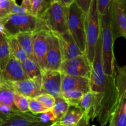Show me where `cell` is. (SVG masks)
Listing matches in <instances>:
<instances>
[{"label": "cell", "mask_w": 126, "mask_h": 126, "mask_svg": "<svg viewBox=\"0 0 126 126\" xmlns=\"http://www.w3.org/2000/svg\"><path fill=\"white\" fill-rule=\"evenodd\" d=\"M91 91L95 94V118L101 126L110 123L119 102L114 76L105 74L102 64V37L97 41L89 78Z\"/></svg>", "instance_id": "6da1fadb"}, {"label": "cell", "mask_w": 126, "mask_h": 126, "mask_svg": "<svg viewBox=\"0 0 126 126\" xmlns=\"http://www.w3.org/2000/svg\"><path fill=\"white\" fill-rule=\"evenodd\" d=\"M110 6L103 15L100 16V23L102 37V57L103 71L105 75L113 76L116 61L113 52L114 42L113 39L111 30Z\"/></svg>", "instance_id": "7a4b0ae2"}, {"label": "cell", "mask_w": 126, "mask_h": 126, "mask_svg": "<svg viewBox=\"0 0 126 126\" xmlns=\"http://www.w3.org/2000/svg\"><path fill=\"white\" fill-rule=\"evenodd\" d=\"M85 35H86V54L92 64L95 55L97 41L100 36V14L97 0H92L88 12L85 15Z\"/></svg>", "instance_id": "3957f363"}, {"label": "cell", "mask_w": 126, "mask_h": 126, "mask_svg": "<svg viewBox=\"0 0 126 126\" xmlns=\"http://www.w3.org/2000/svg\"><path fill=\"white\" fill-rule=\"evenodd\" d=\"M3 27L7 36H16L20 33L34 32L40 29H47L44 22L40 18L32 15L9 14L4 18Z\"/></svg>", "instance_id": "277c9868"}, {"label": "cell", "mask_w": 126, "mask_h": 126, "mask_svg": "<svg viewBox=\"0 0 126 126\" xmlns=\"http://www.w3.org/2000/svg\"><path fill=\"white\" fill-rule=\"evenodd\" d=\"M68 7H64L58 2L51 1L46 10L39 17L44 22L48 30L57 34L68 32Z\"/></svg>", "instance_id": "5b68a950"}, {"label": "cell", "mask_w": 126, "mask_h": 126, "mask_svg": "<svg viewBox=\"0 0 126 126\" xmlns=\"http://www.w3.org/2000/svg\"><path fill=\"white\" fill-rule=\"evenodd\" d=\"M85 14L75 3L68 7V29L76 44L83 54H86V42L84 28Z\"/></svg>", "instance_id": "8992f818"}, {"label": "cell", "mask_w": 126, "mask_h": 126, "mask_svg": "<svg viewBox=\"0 0 126 126\" xmlns=\"http://www.w3.org/2000/svg\"><path fill=\"white\" fill-rule=\"evenodd\" d=\"M91 70L92 64L89 61L86 54H83L75 59L63 61L59 71L64 75L89 79Z\"/></svg>", "instance_id": "52a82bcc"}, {"label": "cell", "mask_w": 126, "mask_h": 126, "mask_svg": "<svg viewBox=\"0 0 126 126\" xmlns=\"http://www.w3.org/2000/svg\"><path fill=\"white\" fill-rule=\"evenodd\" d=\"M30 112L16 111L4 119L2 126H50L54 123L43 121L40 116Z\"/></svg>", "instance_id": "ba28073f"}, {"label": "cell", "mask_w": 126, "mask_h": 126, "mask_svg": "<svg viewBox=\"0 0 126 126\" xmlns=\"http://www.w3.org/2000/svg\"><path fill=\"white\" fill-rule=\"evenodd\" d=\"M111 30L114 42L120 37L126 38V15L118 0L111 4Z\"/></svg>", "instance_id": "9c48e42d"}, {"label": "cell", "mask_w": 126, "mask_h": 126, "mask_svg": "<svg viewBox=\"0 0 126 126\" xmlns=\"http://www.w3.org/2000/svg\"><path fill=\"white\" fill-rule=\"evenodd\" d=\"M47 50L45 70H59L62 62V57L59 40L55 33L49 30L47 31Z\"/></svg>", "instance_id": "30bf717a"}, {"label": "cell", "mask_w": 126, "mask_h": 126, "mask_svg": "<svg viewBox=\"0 0 126 126\" xmlns=\"http://www.w3.org/2000/svg\"><path fill=\"white\" fill-rule=\"evenodd\" d=\"M47 29H40L33 33V51L34 57L41 70H45L47 50Z\"/></svg>", "instance_id": "8fae6325"}, {"label": "cell", "mask_w": 126, "mask_h": 126, "mask_svg": "<svg viewBox=\"0 0 126 126\" xmlns=\"http://www.w3.org/2000/svg\"><path fill=\"white\" fill-rule=\"evenodd\" d=\"M62 73L59 70L42 71L41 92L54 97L61 95Z\"/></svg>", "instance_id": "7c38bea8"}, {"label": "cell", "mask_w": 126, "mask_h": 126, "mask_svg": "<svg viewBox=\"0 0 126 126\" xmlns=\"http://www.w3.org/2000/svg\"><path fill=\"white\" fill-rule=\"evenodd\" d=\"M1 82L14 92L27 97L36 98L42 94L41 84L32 79L17 82Z\"/></svg>", "instance_id": "4fadbf2b"}, {"label": "cell", "mask_w": 126, "mask_h": 126, "mask_svg": "<svg viewBox=\"0 0 126 126\" xmlns=\"http://www.w3.org/2000/svg\"><path fill=\"white\" fill-rule=\"evenodd\" d=\"M1 81L17 82L29 79L23 70L22 62L11 55L6 67L0 71Z\"/></svg>", "instance_id": "5bb4252c"}, {"label": "cell", "mask_w": 126, "mask_h": 126, "mask_svg": "<svg viewBox=\"0 0 126 126\" xmlns=\"http://www.w3.org/2000/svg\"><path fill=\"white\" fill-rule=\"evenodd\" d=\"M59 42L62 62L70 60L83 54L69 32L61 34L55 33Z\"/></svg>", "instance_id": "9a60e30c"}, {"label": "cell", "mask_w": 126, "mask_h": 126, "mask_svg": "<svg viewBox=\"0 0 126 126\" xmlns=\"http://www.w3.org/2000/svg\"><path fill=\"white\" fill-rule=\"evenodd\" d=\"M79 91L84 94L91 91L89 79L62 74L61 93Z\"/></svg>", "instance_id": "2e32d148"}, {"label": "cell", "mask_w": 126, "mask_h": 126, "mask_svg": "<svg viewBox=\"0 0 126 126\" xmlns=\"http://www.w3.org/2000/svg\"><path fill=\"white\" fill-rule=\"evenodd\" d=\"M79 107L84 111L83 120L86 124H89L90 120L95 119V95L92 91L87 92L82 97Z\"/></svg>", "instance_id": "e0dca14e"}, {"label": "cell", "mask_w": 126, "mask_h": 126, "mask_svg": "<svg viewBox=\"0 0 126 126\" xmlns=\"http://www.w3.org/2000/svg\"><path fill=\"white\" fill-rule=\"evenodd\" d=\"M114 78L119 100L126 98V65L119 66L115 62Z\"/></svg>", "instance_id": "ac0fdd59"}, {"label": "cell", "mask_w": 126, "mask_h": 126, "mask_svg": "<svg viewBox=\"0 0 126 126\" xmlns=\"http://www.w3.org/2000/svg\"><path fill=\"white\" fill-rule=\"evenodd\" d=\"M84 111L79 107L70 106L65 116L59 121L60 124L68 126L78 125L79 123L83 119Z\"/></svg>", "instance_id": "d6986e66"}, {"label": "cell", "mask_w": 126, "mask_h": 126, "mask_svg": "<svg viewBox=\"0 0 126 126\" xmlns=\"http://www.w3.org/2000/svg\"><path fill=\"white\" fill-rule=\"evenodd\" d=\"M33 33V32L20 33L14 36L16 37L22 47L27 54L28 58L37 63L33 51V41H32Z\"/></svg>", "instance_id": "ffe728a7"}, {"label": "cell", "mask_w": 126, "mask_h": 126, "mask_svg": "<svg viewBox=\"0 0 126 126\" xmlns=\"http://www.w3.org/2000/svg\"><path fill=\"white\" fill-rule=\"evenodd\" d=\"M109 126H126V98L119 100L111 118Z\"/></svg>", "instance_id": "44dd1931"}, {"label": "cell", "mask_w": 126, "mask_h": 126, "mask_svg": "<svg viewBox=\"0 0 126 126\" xmlns=\"http://www.w3.org/2000/svg\"><path fill=\"white\" fill-rule=\"evenodd\" d=\"M22 65L28 78L35 80L41 84L42 70L36 63L28 58L22 62Z\"/></svg>", "instance_id": "7402d4cb"}, {"label": "cell", "mask_w": 126, "mask_h": 126, "mask_svg": "<svg viewBox=\"0 0 126 126\" xmlns=\"http://www.w3.org/2000/svg\"><path fill=\"white\" fill-rule=\"evenodd\" d=\"M11 56L7 35L6 33L0 32V71H2L6 67Z\"/></svg>", "instance_id": "603a6c76"}, {"label": "cell", "mask_w": 126, "mask_h": 126, "mask_svg": "<svg viewBox=\"0 0 126 126\" xmlns=\"http://www.w3.org/2000/svg\"><path fill=\"white\" fill-rule=\"evenodd\" d=\"M70 107L69 103L61 95L55 97V103L51 111L55 116L56 121H59L65 116Z\"/></svg>", "instance_id": "cb8c5ba5"}, {"label": "cell", "mask_w": 126, "mask_h": 126, "mask_svg": "<svg viewBox=\"0 0 126 126\" xmlns=\"http://www.w3.org/2000/svg\"><path fill=\"white\" fill-rule=\"evenodd\" d=\"M7 37H8L11 55L14 57L21 62H23L25 60L28 59V55L22 47L16 37L14 36H7Z\"/></svg>", "instance_id": "d4e9b609"}, {"label": "cell", "mask_w": 126, "mask_h": 126, "mask_svg": "<svg viewBox=\"0 0 126 126\" xmlns=\"http://www.w3.org/2000/svg\"><path fill=\"white\" fill-rule=\"evenodd\" d=\"M14 92L1 82V87L0 89V106H6L12 109H17L14 105Z\"/></svg>", "instance_id": "484cf974"}, {"label": "cell", "mask_w": 126, "mask_h": 126, "mask_svg": "<svg viewBox=\"0 0 126 126\" xmlns=\"http://www.w3.org/2000/svg\"><path fill=\"white\" fill-rule=\"evenodd\" d=\"M32 3V13L34 17H39L50 5L51 0H30Z\"/></svg>", "instance_id": "4316f807"}, {"label": "cell", "mask_w": 126, "mask_h": 126, "mask_svg": "<svg viewBox=\"0 0 126 126\" xmlns=\"http://www.w3.org/2000/svg\"><path fill=\"white\" fill-rule=\"evenodd\" d=\"M85 94L81 91H73L61 93V95L65 98V100L69 103L70 106L79 107V103L82 97Z\"/></svg>", "instance_id": "83f0119b"}, {"label": "cell", "mask_w": 126, "mask_h": 126, "mask_svg": "<svg viewBox=\"0 0 126 126\" xmlns=\"http://www.w3.org/2000/svg\"><path fill=\"white\" fill-rule=\"evenodd\" d=\"M28 106H29V111L33 114H43L46 112L49 111L47 108H46L36 98H31L28 97Z\"/></svg>", "instance_id": "f1b7e54d"}, {"label": "cell", "mask_w": 126, "mask_h": 126, "mask_svg": "<svg viewBox=\"0 0 126 126\" xmlns=\"http://www.w3.org/2000/svg\"><path fill=\"white\" fill-rule=\"evenodd\" d=\"M14 105L21 112H29L28 97L14 92Z\"/></svg>", "instance_id": "f546056e"}, {"label": "cell", "mask_w": 126, "mask_h": 126, "mask_svg": "<svg viewBox=\"0 0 126 126\" xmlns=\"http://www.w3.org/2000/svg\"><path fill=\"white\" fill-rule=\"evenodd\" d=\"M36 98L49 110L53 108L55 103V97L47 94H41Z\"/></svg>", "instance_id": "4dcf8cb0"}, {"label": "cell", "mask_w": 126, "mask_h": 126, "mask_svg": "<svg viewBox=\"0 0 126 126\" xmlns=\"http://www.w3.org/2000/svg\"><path fill=\"white\" fill-rule=\"evenodd\" d=\"M9 14L18 15V16H27L30 15L29 12L22 6H18L16 2V0L12 2L9 10Z\"/></svg>", "instance_id": "1f68e13d"}, {"label": "cell", "mask_w": 126, "mask_h": 126, "mask_svg": "<svg viewBox=\"0 0 126 126\" xmlns=\"http://www.w3.org/2000/svg\"><path fill=\"white\" fill-rule=\"evenodd\" d=\"M113 0H97L98 12L100 16L103 15L108 10Z\"/></svg>", "instance_id": "d6a6232c"}, {"label": "cell", "mask_w": 126, "mask_h": 126, "mask_svg": "<svg viewBox=\"0 0 126 126\" xmlns=\"http://www.w3.org/2000/svg\"><path fill=\"white\" fill-rule=\"evenodd\" d=\"M92 0H74V2L82 10L85 15L88 12Z\"/></svg>", "instance_id": "836d02e7"}, {"label": "cell", "mask_w": 126, "mask_h": 126, "mask_svg": "<svg viewBox=\"0 0 126 126\" xmlns=\"http://www.w3.org/2000/svg\"><path fill=\"white\" fill-rule=\"evenodd\" d=\"M15 0H0V8L5 10L9 14V10L12 2Z\"/></svg>", "instance_id": "e575fe53"}, {"label": "cell", "mask_w": 126, "mask_h": 126, "mask_svg": "<svg viewBox=\"0 0 126 126\" xmlns=\"http://www.w3.org/2000/svg\"><path fill=\"white\" fill-rule=\"evenodd\" d=\"M23 7H24L27 11L31 14L32 13V3H31L30 0H22V4L20 5Z\"/></svg>", "instance_id": "d590c367"}, {"label": "cell", "mask_w": 126, "mask_h": 126, "mask_svg": "<svg viewBox=\"0 0 126 126\" xmlns=\"http://www.w3.org/2000/svg\"><path fill=\"white\" fill-rule=\"evenodd\" d=\"M51 1H57L63 6L66 7H69L74 2V0H51Z\"/></svg>", "instance_id": "8d00e7d4"}, {"label": "cell", "mask_w": 126, "mask_h": 126, "mask_svg": "<svg viewBox=\"0 0 126 126\" xmlns=\"http://www.w3.org/2000/svg\"><path fill=\"white\" fill-rule=\"evenodd\" d=\"M9 14L5 10L0 8V18H4L8 16Z\"/></svg>", "instance_id": "74e56055"}, {"label": "cell", "mask_w": 126, "mask_h": 126, "mask_svg": "<svg viewBox=\"0 0 126 126\" xmlns=\"http://www.w3.org/2000/svg\"><path fill=\"white\" fill-rule=\"evenodd\" d=\"M126 15V0H118Z\"/></svg>", "instance_id": "f35d334b"}, {"label": "cell", "mask_w": 126, "mask_h": 126, "mask_svg": "<svg viewBox=\"0 0 126 126\" xmlns=\"http://www.w3.org/2000/svg\"><path fill=\"white\" fill-rule=\"evenodd\" d=\"M65 126V125H62V124H59L58 122H55V123H53L51 126ZM79 126L78 125H76V126Z\"/></svg>", "instance_id": "ab89813d"}, {"label": "cell", "mask_w": 126, "mask_h": 126, "mask_svg": "<svg viewBox=\"0 0 126 126\" xmlns=\"http://www.w3.org/2000/svg\"><path fill=\"white\" fill-rule=\"evenodd\" d=\"M6 115H4V114H3V113H2V112L1 111H0V119H2V120H4V119H5V118H6Z\"/></svg>", "instance_id": "60d3db41"}, {"label": "cell", "mask_w": 126, "mask_h": 126, "mask_svg": "<svg viewBox=\"0 0 126 126\" xmlns=\"http://www.w3.org/2000/svg\"><path fill=\"white\" fill-rule=\"evenodd\" d=\"M2 122H3V120L0 119V126H2Z\"/></svg>", "instance_id": "b9f144b4"}, {"label": "cell", "mask_w": 126, "mask_h": 126, "mask_svg": "<svg viewBox=\"0 0 126 126\" xmlns=\"http://www.w3.org/2000/svg\"><path fill=\"white\" fill-rule=\"evenodd\" d=\"M1 82H0V89H1Z\"/></svg>", "instance_id": "7bdbcfd3"}, {"label": "cell", "mask_w": 126, "mask_h": 126, "mask_svg": "<svg viewBox=\"0 0 126 126\" xmlns=\"http://www.w3.org/2000/svg\"><path fill=\"white\" fill-rule=\"evenodd\" d=\"M1 81V77H0V82Z\"/></svg>", "instance_id": "ee69618b"}, {"label": "cell", "mask_w": 126, "mask_h": 126, "mask_svg": "<svg viewBox=\"0 0 126 126\" xmlns=\"http://www.w3.org/2000/svg\"></svg>", "instance_id": "f6af8a7d"}]
</instances>
